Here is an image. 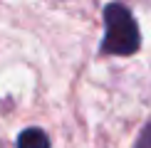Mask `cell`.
I'll return each instance as SVG.
<instances>
[{"instance_id":"6da1fadb","label":"cell","mask_w":151,"mask_h":148,"mask_svg":"<svg viewBox=\"0 0 151 148\" xmlns=\"http://www.w3.org/2000/svg\"><path fill=\"white\" fill-rule=\"evenodd\" d=\"M141 47V32L127 5L109 3L104 8V40L99 52L129 57Z\"/></svg>"},{"instance_id":"7a4b0ae2","label":"cell","mask_w":151,"mask_h":148,"mask_svg":"<svg viewBox=\"0 0 151 148\" xmlns=\"http://www.w3.org/2000/svg\"><path fill=\"white\" fill-rule=\"evenodd\" d=\"M17 148H50V138L42 128H25L17 136Z\"/></svg>"},{"instance_id":"3957f363","label":"cell","mask_w":151,"mask_h":148,"mask_svg":"<svg viewBox=\"0 0 151 148\" xmlns=\"http://www.w3.org/2000/svg\"><path fill=\"white\" fill-rule=\"evenodd\" d=\"M134 148H151V121L141 128V133H139V138H136V146Z\"/></svg>"}]
</instances>
